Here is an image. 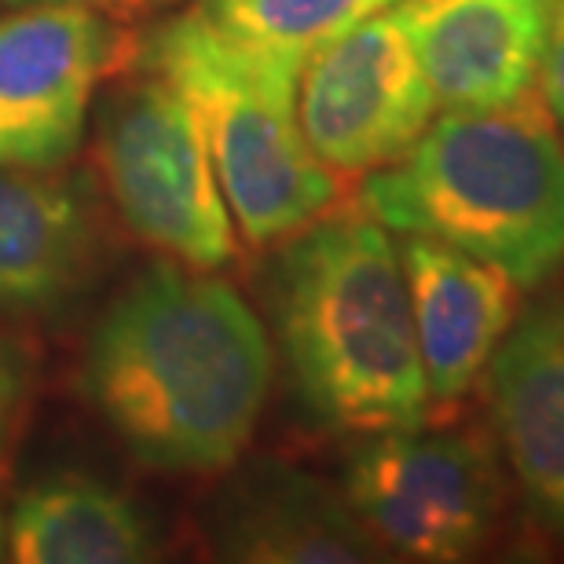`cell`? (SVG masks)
<instances>
[{
	"instance_id": "obj_18",
	"label": "cell",
	"mask_w": 564,
	"mask_h": 564,
	"mask_svg": "<svg viewBox=\"0 0 564 564\" xmlns=\"http://www.w3.org/2000/svg\"><path fill=\"white\" fill-rule=\"evenodd\" d=\"M8 8H37V4H74V0H0Z\"/></svg>"
},
{
	"instance_id": "obj_17",
	"label": "cell",
	"mask_w": 564,
	"mask_h": 564,
	"mask_svg": "<svg viewBox=\"0 0 564 564\" xmlns=\"http://www.w3.org/2000/svg\"><path fill=\"white\" fill-rule=\"evenodd\" d=\"M539 85H543V104L550 110V118L564 126V0L554 4V26H550Z\"/></svg>"
},
{
	"instance_id": "obj_10",
	"label": "cell",
	"mask_w": 564,
	"mask_h": 564,
	"mask_svg": "<svg viewBox=\"0 0 564 564\" xmlns=\"http://www.w3.org/2000/svg\"><path fill=\"white\" fill-rule=\"evenodd\" d=\"M484 378L495 440L528 517L564 543V297L513 319Z\"/></svg>"
},
{
	"instance_id": "obj_1",
	"label": "cell",
	"mask_w": 564,
	"mask_h": 564,
	"mask_svg": "<svg viewBox=\"0 0 564 564\" xmlns=\"http://www.w3.org/2000/svg\"><path fill=\"white\" fill-rule=\"evenodd\" d=\"M82 397L158 473H220L250 447L272 389V345L224 279L151 264L85 345Z\"/></svg>"
},
{
	"instance_id": "obj_3",
	"label": "cell",
	"mask_w": 564,
	"mask_h": 564,
	"mask_svg": "<svg viewBox=\"0 0 564 564\" xmlns=\"http://www.w3.org/2000/svg\"><path fill=\"white\" fill-rule=\"evenodd\" d=\"M359 206L400 235H429L539 286L564 264V143L543 99L451 110L375 169Z\"/></svg>"
},
{
	"instance_id": "obj_2",
	"label": "cell",
	"mask_w": 564,
	"mask_h": 564,
	"mask_svg": "<svg viewBox=\"0 0 564 564\" xmlns=\"http://www.w3.org/2000/svg\"><path fill=\"white\" fill-rule=\"evenodd\" d=\"M272 304L293 389L315 422L367 436L425 422L408 275L386 224L341 213L290 235Z\"/></svg>"
},
{
	"instance_id": "obj_19",
	"label": "cell",
	"mask_w": 564,
	"mask_h": 564,
	"mask_svg": "<svg viewBox=\"0 0 564 564\" xmlns=\"http://www.w3.org/2000/svg\"><path fill=\"white\" fill-rule=\"evenodd\" d=\"M0 561H4V513H0Z\"/></svg>"
},
{
	"instance_id": "obj_12",
	"label": "cell",
	"mask_w": 564,
	"mask_h": 564,
	"mask_svg": "<svg viewBox=\"0 0 564 564\" xmlns=\"http://www.w3.org/2000/svg\"><path fill=\"white\" fill-rule=\"evenodd\" d=\"M85 180L55 169H0V312H52L96 264Z\"/></svg>"
},
{
	"instance_id": "obj_8",
	"label": "cell",
	"mask_w": 564,
	"mask_h": 564,
	"mask_svg": "<svg viewBox=\"0 0 564 564\" xmlns=\"http://www.w3.org/2000/svg\"><path fill=\"white\" fill-rule=\"evenodd\" d=\"M118 33L85 4L19 8L0 22V169H59L77 154Z\"/></svg>"
},
{
	"instance_id": "obj_5",
	"label": "cell",
	"mask_w": 564,
	"mask_h": 564,
	"mask_svg": "<svg viewBox=\"0 0 564 564\" xmlns=\"http://www.w3.org/2000/svg\"><path fill=\"white\" fill-rule=\"evenodd\" d=\"M96 165L121 220L158 253L217 272L239 250L202 126L165 77H132L107 99Z\"/></svg>"
},
{
	"instance_id": "obj_4",
	"label": "cell",
	"mask_w": 564,
	"mask_h": 564,
	"mask_svg": "<svg viewBox=\"0 0 564 564\" xmlns=\"http://www.w3.org/2000/svg\"><path fill=\"white\" fill-rule=\"evenodd\" d=\"M143 63L195 110L246 242H282L334 206V169L301 132V70L242 48L213 26L202 8L158 26L143 48Z\"/></svg>"
},
{
	"instance_id": "obj_13",
	"label": "cell",
	"mask_w": 564,
	"mask_h": 564,
	"mask_svg": "<svg viewBox=\"0 0 564 564\" xmlns=\"http://www.w3.org/2000/svg\"><path fill=\"white\" fill-rule=\"evenodd\" d=\"M217 550L253 564H352L381 550L348 510L345 495L297 469H257L217 517Z\"/></svg>"
},
{
	"instance_id": "obj_6",
	"label": "cell",
	"mask_w": 564,
	"mask_h": 564,
	"mask_svg": "<svg viewBox=\"0 0 564 564\" xmlns=\"http://www.w3.org/2000/svg\"><path fill=\"white\" fill-rule=\"evenodd\" d=\"M345 502L378 550L451 564L477 557L502 510V473L480 433L386 429L345 466Z\"/></svg>"
},
{
	"instance_id": "obj_16",
	"label": "cell",
	"mask_w": 564,
	"mask_h": 564,
	"mask_svg": "<svg viewBox=\"0 0 564 564\" xmlns=\"http://www.w3.org/2000/svg\"><path fill=\"white\" fill-rule=\"evenodd\" d=\"M26 381H30L26 359H22V352L8 337H0V447H4V440L11 436V425H15L22 411Z\"/></svg>"
},
{
	"instance_id": "obj_15",
	"label": "cell",
	"mask_w": 564,
	"mask_h": 564,
	"mask_svg": "<svg viewBox=\"0 0 564 564\" xmlns=\"http://www.w3.org/2000/svg\"><path fill=\"white\" fill-rule=\"evenodd\" d=\"M403 0H206L213 26L264 59L301 70L312 52Z\"/></svg>"
},
{
	"instance_id": "obj_14",
	"label": "cell",
	"mask_w": 564,
	"mask_h": 564,
	"mask_svg": "<svg viewBox=\"0 0 564 564\" xmlns=\"http://www.w3.org/2000/svg\"><path fill=\"white\" fill-rule=\"evenodd\" d=\"M154 554L143 506L82 473L30 484L4 517V557L19 564H137Z\"/></svg>"
},
{
	"instance_id": "obj_9",
	"label": "cell",
	"mask_w": 564,
	"mask_h": 564,
	"mask_svg": "<svg viewBox=\"0 0 564 564\" xmlns=\"http://www.w3.org/2000/svg\"><path fill=\"white\" fill-rule=\"evenodd\" d=\"M557 0H403L400 15L447 110H499L532 96Z\"/></svg>"
},
{
	"instance_id": "obj_11",
	"label": "cell",
	"mask_w": 564,
	"mask_h": 564,
	"mask_svg": "<svg viewBox=\"0 0 564 564\" xmlns=\"http://www.w3.org/2000/svg\"><path fill=\"white\" fill-rule=\"evenodd\" d=\"M414 337L433 403H455L477 386L517 319V282L499 268L429 235H403Z\"/></svg>"
},
{
	"instance_id": "obj_7",
	"label": "cell",
	"mask_w": 564,
	"mask_h": 564,
	"mask_svg": "<svg viewBox=\"0 0 564 564\" xmlns=\"http://www.w3.org/2000/svg\"><path fill=\"white\" fill-rule=\"evenodd\" d=\"M436 110L400 4L308 55L297 82L301 132L334 173H375L411 151Z\"/></svg>"
}]
</instances>
